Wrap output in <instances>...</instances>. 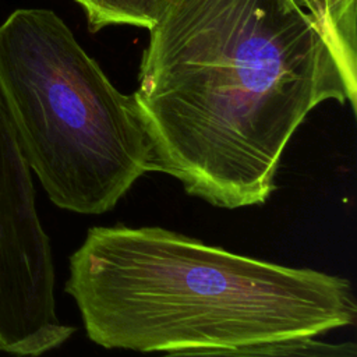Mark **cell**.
Segmentation results:
<instances>
[{
  "label": "cell",
  "instance_id": "1",
  "mask_svg": "<svg viewBox=\"0 0 357 357\" xmlns=\"http://www.w3.org/2000/svg\"><path fill=\"white\" fill-rule=\"evenodd\" d=\"M149 32L132 93L149 172L213 206L262 205L305 116L357 109L317 0H169Z\"/></svg>",
  "mask_w": 357,
  "mask_h": 357
},
{
  "label": "cell",
  "instance_id": "2",
  "mask_svg": "<svg viewBox=\"0 0 357 357\" xmlns=\"http://www.w3.org/2000/svg\"><path fill=\"white\" fill-rule=\"evenodd\" d=\"M66 291L85 333L141 353L317 337L357 318L349 279L208 245L159 226H92Z\"/></svg>",
  "mask_w": 357,
  "mask_h": 357
},
{
  "label": "cell",
  "instance_id": "3",
  "mask_svg": "<svg viewBox=\"0 0 357 357\" xmlns=\"http://www.w3.org/2000/svg\"><path fill=\"white\" fill-rule=\"evenodd\" d=\"M0 102L50 201L81 215L112 211L149 172V141L123 95L52 10L0 24Z\"/></svg>",
  "mask_w": 357,
  "mask_h": 357
},
{
  "label": "cell",
  "instance_id": "4",
  "mask_svg": "<svg viewBox=\"0 0 357 357\" xmlns=\"http://www.w3.org/2000/svg\"><path fill=\"white\" fill-rule=\"evenodd\" d=\"M54 264L31 167L0 102V351L38 357L75 328L56 312Z\"/></svg>",
  "mask_w": 357,
  "mask_h": 357
},
{
  "label": "cell",
  "instance_id": "5",
  "mask_svg": "<svg viewBox=\"0 0 357 357\" xmlns=\"http://www.w3.org/2000/svg\"><path fill=\"white\" fill-rule=\"evenodd\" d=\"M159 357H357V346L354 342H326L317 337H301L236 349L176 350Z\"/></svg>",
  "mask_w": 357,
  "mask_h": 357
},
{
  "label": "cell",
  "instance_id": "6",
  "mask_svg": "<svg viewBox=\"0 0 357 357\" xmlns=\"http://www.w3.org/2000/svg\"><path fill=\"white\" fill-rule=\"evenodd\" d=\"M85 11L92 32L109 25H134L151 29L169 0H74Z\"/></svg>",
  "mask_w": 357,
  "mask_h": 357
},
{
  "label": "cell",
  "instance_id": "7",
  "mask_svg": "<svg viewBox=\"0 0 357 357\" xmlns=\"http://www.w3.org/2000/svg\"><path fill=\"white\" fill-rule=\"evenodd\" d=\"M344 73L357 85L356 0H317Z\"/></svg>",
  "mask_w": 357,
  "mask_h": 357
}]
</instances>
